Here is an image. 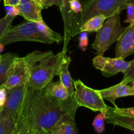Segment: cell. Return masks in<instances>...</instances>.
Segmentation results:
<instances>
[{
    "label": "cell",
    "instance_id": "34",
    "mask_svg": "<svg viewBox=\"0 0 134 134\" xmlns=\"http://www.w3.org/2000/svg\"><path fill=\"white\" fill-rule=\"evenodd\" d=\"M4 47H5V45H4V44H3L2 43H0V53L3 51Z\"/></svg>",
    "mask_w": 134,
    "mask_h": 134
},
{
    "label": "cell",
    "instance_id": "3",
    "mask_svg": "<svg viewBox=\"0 0 134 134\" xmlns=\"http://www.w3.org/2000/svg\"><path fill=\"white\" fill-rule=\"evenodd\" d=\"M133 0H88L82 5V12L79 17H77L72 37L77 35L79 27L92 17L104 15L107 18L121 13L126 9L127 6Z\"/></svg>",
    "mask_w": 134,
    "mask_h": 134
},
{
    "label": "cell",
    "instance_id": "14",
    "mask_svg": "<svg viewBox=\"0 0 134 134\" xmlns=\"http://www.w3.org/2000/svg\"><path fill=\"white\" fill-rule=\"evenodd\" d=\"M62 56L60 60L57 75L60 77V81L64 85L71 96H74L75 87L74 81L71 76L69 71V67L71 62L70 56L67 54V52L62 51Z\"/></svg>",
    "mask_w": 134,
    "mask_h": 134
},
{
    "label": "cell",
    "instance_id": "17",
    "mask_svg": "<svg viewBox=\"0 0 134 134\" xmlns=\"http://www.w3.org/2000/svg\"><path fill=\"white\" fill-rule=\"evenodd\" d=\"M106 122L109 124L119 126L134 132V117L123 116L112 112L109 109L106 116Z\"/></svg>",
    "mask_w": 134,
    "mask_h": 134
},
{
    "label": "cell",
    "instance_id": "39",
    "mask_svg": "<svg viewBox=\"0 0 134 134\" xmlns=\"http://www.w3.org/2000/svg\"><path fill=\"white\" fill-rule=\"evenodd\" d=\"M133 1H134V0H133Z\"/></svg>",
    "mask_w": 134,
    "mask_h": 134
},
{
    "label": "cell",
    "instance_id": "7",
    "mask_svg": "<svg viewBox=\"0 0 134 134\" xmlns=\"http://www.w3.org/2000/svg\"><path fill=\"white\" fill-rule=\"evenodd\" d=\"M29 90L28 82L7 90V99L5 105L0 110V121L5 118L16 116L24 105Z\"/></svg>",
    "mask_w": 134,
    "mask_h": 134
},
{
    "label": "cell",
    "instance_id": "20",
    "mask_svg": "<svg viewBox=\"0 0 134 134\" xmlns=\"http://www.w3.org/2000/svg\"><path fill=\"white\" fill-rule=\"evenodd\" d=\"M17 56L16 54L8 52L1 56L0 60V87L6 81L10 65Z\"/></svg>",
    "mask_w": 134,
    "mask_h": 134
},
{
    "label": "cell",
    "instance_id": "12",
    "mask_svg": "<svg viewBox=\"0 0 134 134\" xmlns=\"http://www.w3.org/2000/svg\"><path fill=\"white\" fill-rule=\"evenodd\" d=\"M103 99L111 102L115 107H116V99L123 97L134 96V88L132 86L124 85L121 82L115 86L98 90Z\"/></svg>",
    "mask_w": 134,
    "mask_h": 134
},
{
    "label": "cell",
    "instance_id": "21",
    "mask_svg": "<svg viewBox=\"0 0 134 134\" xmlns=\"http://www.w3.org/2000/svg\"><path fill=\"white\" fill-rule=\"evenodd\" d=\"M37 28L39 33L43 36L52 41L53 43L55 42V43H60L62 41H64V35H62L60 34H58L50 28L44 21L37 22Z\"/></svg>",
    "mask_w": 134,
    "mask_h": 134
},
{
    "label": "cell",
    "instance_id": "23",
    "mask_svg": "<svg viewBox=\"0 0 134 134\" xmlns=\"http://www.w3.org/2000/svg\"><path fill=\"white\" fill-rule=\"evenodd\" d=\"M14 18V17L7 15L0 18V39L12 27V23Z\"/></svg>",
    "mask_w": 134,
    "mask_h": 134
},
{
    "label": "cell",
    "instance_id": "2",
    "mask_svg": "<svg viewBox=\"0 0 134 134\" xmlns=\"http://www.w3.org/2000/svg\"><path fill=\"white\" fill-rule=\"evenodd\" d=\"M62 52L35 51L24 56L30 69L28 85L37 90H42L52 82L58 74Z\"/></svg>",
    "mask_w": 134,
    "mask_h": 134
},
{
    "label": "cell",
    "instance_id": "26",
    "mask_svg": "<svg viewBox=\"0 0 134 134\" xmlns=\"http://www.w3.org/2000/svg\"><path fill=\"white\" fill-rule=\"evenodd\" d=\"M42 9H47L53 5H56L60 9L62 5V0H37Z\"/></svg>",
    "mask_w": 134,
    "mask_h": 134
},
{
    "label": "cell",
    "instance_id": "19",
    "mask_svg": "<svg viewBox=\"0 0 134 134\" xmlns=\"http://www.w3.org/2000/svg\"><path fill=\"white\" fill-rule=\"evenodd\" d=\"M19 113L5 118L0 121V134H16Z\"/></svg>",
    "mask_w": 134,
    "mask_h": 134
},
{
    "label": "cell",
    "instance_id": "22",
    "mask_svg": "<svg viewBox=\"0 0 134 134\" xmlns=\"http://www.w3.org/2000/svg\"><path fill=\"white\" fill-rule=\"evenodd\" d=\"M106 116H107V113L99 112V113L94 118L93 120L92 126L98 133L101 134L105 131Z\"/></svg>",
    "mask_w": 134,
    "mask_h": 134
},
{
    "label": "cell",
    "instance_id": "30",
    "mask_svg": "<svg viewBox=\"0 0 134 134\" xmlns=\"http://www.w3.org/2000/svg\"><path fill=\"white\" fill-rule=\"evenodd\" d=\"M5 11H6V15L15 18L16 16L20 15V9L18 6H11V5L5 6Z\"/></svg>",
    "mask_w": 134,
    "mask_h": 134
},
{
    "label": "cell",
    "instance_id": "1",
    "mask_svg": "<svg viewBox=\"0 0 134 134\" xmlns=\"http://www.w3.org/2000/svg\"><path fill=\"white\" fill-rule=\"evenodd\" d=\"M79 106L74 96L66 102L51 98L44 88L37 90L29 86V94L19 113L16 134L27 130L51 132L55 124L67 113L76 112Z\"/></svg>",
    "mask_w": 134,
    "mask_h": 134
},
{
    "label": "cell",
    "instance_id": "33",
    "mask_svg": "<svg viewBox=\"0 0 134 134\" xmlns=\"http://www.w3.org/2000/svg\"><path fill=\"white\" fill-rule=\"evenodd\" d=\"M20 0H4L5 6L11 5V6H18Z\"/></svg>",
    "mask_w": 134,
    "mask_h": 134
},
{
    "label": "cell",
    "instance_id": "16",
    "mask_svg": "<svg viewBox=\"0 0 134 134\" xmlns=\"http://www.w3.org/2000/svg\"><path fill=\"white\" fill-rule=\"evenodd\" d=\"M44 92L51 98L61 102H66L73 96L69 94L64 85L59 80L57 82H51L44 88Z\"/></svg>",
    "mask_w": 134,
    "mask_h": 134
},
{
    "label": "cell",
    "instance_id": "24",
    "mask_svg": "<svg viewBox=\"0 0 134 134\" xmlns=\"http://www.w3.org/2000/svg\"><path fill=\"white\" fill-rule=\"evenodd\" d=\"M134 80V59L130 62L128 69L124 73V78L121 82L124 85H128V83H132Z\"/></svg>",
    "mask_w": 134,
    "mask_h": 134
},
{
    "label": "cell",
    "instance_id": "35",
    "mask_svg": "<svg viewBox=\"0 0 134 134\" xmlns=\"http://www.w3.org/2000/svg\"><path fill=\"white\" fill-rule=\"evenodd\" d=\"M132 86L134 88V80L132 82Z\"/></svg>",
    "mask_w": 134,
    "mask_h": 134
},
{
    "label": "cell",
    "instance_id": "10",
    "mask_svg": "<svg viewBox=\"0 0 134 134\" xmlns=\"http://www.w3.org/2000/svg\"><path fill=\"white\" fill-rule=\"evenodd\" d=\"M134 53V23L125 27L117 41L115 57L125 59Z\"/></svg>",
    "mask_w": 134,
    "mask_h": 134
},
{
    "label": "cell",
    "instance_id": "15",
    "mask_svg": "<svg viewBox=\"0 0 134 134\" xmlns=\"http://www.w3.org/2000/svg\"><path fill=\"white\" fill-rule=\"evenodd\" d=\"M76 112L67 113L58 121L51 131V134H77L75 122Z\"/></svg>",
    "mask_w": 134,
    "mask_h": 134
},
{
    "label": "cell",
    "instance_id": "6",
    "mask_svg": "<svg viewBox=\"0 0 134 134\" xmlns=\"http://www.w3.org/2000/svg\"><path fill=\"white\" fill-rule=\"evenodd\" d=\"M74 98L79 107L96 112L107 113L109 107L105 104L98 90L86 86L80 79L74 81Z\"/></svg>",
    "mask_w": 134,
    "mask_h": 134
},
{
    "label": "cell",
    "instance_id": "31",
    "mask_svg": "<svg viewBox=\"0 0 134 134\" xmlns=\"http://www.w3.org/2000/svg\"><path fill=\"white\" fill-rule=\"evenodd\" d=\"M7 99V90L5 88H0V108L5 105Z\"/></svg>",
    "mask_w": 134,
    "mask_h": 134
},
{
    "label": "cell",
    "instance_id": "11",
    "mask_svg": "<svg viewBox=\"0 0 134 134\" xmlns=\"http://www.w3.org/2000/svg\"><path fill=\"white\" fill-rule=\"evenodd\" d=\"M71 0H62V5L60 9L64 22V47L62 51L67 52L68 45L72 38V34L75 25L77 16L71 10L69 1Z\"/></svg>",
    "mask_w": 134,
    "mask_h": 134
},
{
    "label": "cell",
    "instance_id": "38",
    "mask_svg": "<svg viewBox=\"0 0 134 134\" xmlns=\"http://www.w3.org/2000/svg\"><path fill=\"white\" fill-rule=\"evenodd\" d=\"M0 1H1V0H0Z\"/></svg>",
    "mask_w": 134,
    "mask_h": 134
},
{
    "label": "cell",
    "instance_id": "4",
    "mask_svg": "<svg viewBox=\"0 0 134 134\" xmlns=\"http://www.w3.org/2000/svg\"><path fill=\"white\" fill-rule=\"evenodd\" d=\"M120 13L107 18L102 28L96 32V36L92 47L96 51V55L103 56L105 52L117 42L124 32L125 27H122L120 23Z\"/></svg>",
    "mask_w": 134,
    "mask_h": 134
},
{
    "label": "cell",
    "instance_id": "18",
    "mask_svg": "<svg viewBox=\"0 0 134 134\" xmlns=\"http://www.w3.org/2000/svg\"><path fill=\"white\" fill-rule=\"evenodd\" d=\"M107 17L104 15H97L85 22L79 29L77 35L80 33L86 31L88 33L98 32L103 26Z\"/></svg>",
    "mask_w": 134,
    "mask_h": 134
},
{
    "label": "cell",
    "instance_id": "9",
    "mask_svg": "<svg viewBox=\"0 0 134 134\" xmlns=\"http://www.w3.org/2000/svg\"><path fill=\"white\" fill-rule=\"evenodd\" d=\"M92 64L94 68L100 71L103 75L110 77L119 73H125L130 65V62L119 58H107L97 55L93 59Z\"/></svg>",
    "mask_w": 134,
    "mask_h": 134
},
{
    "label": "cell",
    "instance_id": "32",
    "mask_svg": "<svg viewBox=\"0 0 134 134\" xmlns=\"http://www.w3.org/2000/svg\"><path fill=\"white\" fill-rule=\"evenodd\" d=\"M17 134H51V133L45 131L37 130H27L19 132Z\"/></svg>",
    "mask_w": 134,
    "mask_h": 134
},
{
    "label": "cell",
    "instance_id": "36",
    "mask_svg": "<svg viewBox=\"0 0 134 134\" xmlns=\"http://www.w3.org/2000/svg\"><path fill=\"white\" fill-rule=\"evenodd\" d=\"M1 56H2V55L0 54V60H1Z\"/></svg>",
    "mask_w": 134,
    "mask_h": 134
},
{
    "label": "cell",
    "instance_id": "5",
    "mask_svg": "<svg viewBox=\"0 0 134 134\" xmlns=\"http://www.w3.org/2000/svg\"><path fill=\"white\" fill-rule=\"evenodd\" d=\"M20 41L39 42L52 44L53 42L47 39L39 33L37 22L25 21L16 26H12L0 39V43L4 45Z\"/></svg>",
    "mask_w": 134,
    "mask_h": 134
},
{
    "label": "cell",
    "instance_id": "25",
    "mask_svg": "<svg viewBox=\"0 0 134 134\" xmlns=\"http://www.w3.org/2000/svg\"><path fill=\"white\" fill-rule=\"evenodd\" d=\"M109 109L112 112L116 114L123 115V116L134 117V107L128 108H119V107H109Z\"/></svg>",
    "mask_w": 134,
    "mask_h": 134
},
{
    "label": "cell",
    "instance_id": "37",
    "mask_svg": "<svg viewBox=\"0 0 134 134\" xmlns=\"http://www.w3.org/2000/svg\"><path fill=\"white\" fill-rule=\"evenodd\" d=\"M1 108H0V110H1Z\"/></svg>",
    "mask_w": 134,
    "mask_h": 134
},
{
    "label": "cell",
    "instance_id": "13",
    "mask_svg": "<svg viewBox=\"0 0 134 134\" xmlns=\"http://www.w3.org/2000/svg\"><path fill=\"white\" fill-rule=\"evenodd\" d=\"M18 7L20 15L26 20L35 22L43 21L41 15L43 9L37 0H20Z\"/></svg>",
    "mask_w": 134,
    "mask_h": 134
},
{
    "label": "cell",
    "instance_id": "27",
    "mask_svg": "<svg viewBox=\"0 0 134 134\" xmlns=\"http://www.w3.org/2000/svg\"><path fill=\"white\" fill-rule=\"evenodd\" d=\"M79 48L82 50V51L85 52L86 50L88 45V32L83 31L79 34Z\"/></svg>",
    "mask_w": 134,
    "mask_h": 134
},
{
    "label": "cell",
    "instance_id": "28",
    "mask_svg": "<svg viewBox=\"0 0 134 134\" xmlns=\"http://www.w3.org/2000/svg\"><path fill=\"white\" fill-rule=\"evenodd\" d=\"M127 18L124 20L125 23H134V3L130 2L127 6Z\"/></svg>",
    "mask_w": 134,
    "mask_h": 134
},
{
    "label": "cell",
    "instance_id": "29",
    "mask_svg": "<svg viewBox=\"0 0 134 134\" xmlns=\"http://www.w3.org/2000/svg\"><path fill=\"white\" fill-rule=\"evenodd\" d=\"M69 7L75 15L81 13L82 10V5L79 0H71L69 1Z\"/></svg>",
    "mask_w": 134,
    "mask_h": 134
},
{
    "label": "cell",
    "instance_id": "8",
    "mask_svg": "<svg viewBox=\"0 0 134 134\" xmlns=\"http://www.w3.org/2000/svg\"><path fill=\"white\" fill-rule=\"evenodd\" d=\"M30 69L25 57L17 56L10 65L7 78L0 88L10 89L28 82Z\"/></svg>",
    "mask_w": 134,
    "mask_h": 134
}]
</instances>
